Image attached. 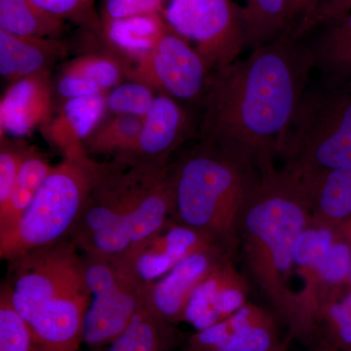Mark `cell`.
<instances>
[{
	"instance_id": "1",
	"label": "cell",
	"mask_w": 351,
	"mask_h": 351,
	"mask_svg": "<svg viewBox=\"0 0 351 351\" xmlns=\"http://www.w3.org/2000/svg\"><path fill=\"white\" fill-rule=\"evenodd\" d=\"M307 43L283 34L210 73L198 138L258 173L274 169L284 134L311 82Z\"/></svg>"
},
{
	"instance_id": "2",
	"label": "cell",
	"mask_w": 351,
	"mask_h": 351,
	"mask_svg": "<svg viewBox=\"0 0 351 351\" xmlns=\"http://www.w3.org/2000/svg\"><path fill=\"white\" fill-rule=\"evenodd\" d=\"M311 221L308 191L299 180L276 168L258 173L240 217L239 256L245 276L288 329L297 309L295 244Z\"/></svg>"
},
{
	"instance_id": "3",
	"label": "cell",
	"mask_w": 351,
	"mask_h": 351,
	"mask_svg": "<svg viewBox=\"0 0 351 351\" xmlns=\"http://www.w3.org/2000/svg\"><path fill=\"white\" fill-rule=\"evenodd\" d=\"M171 162L103 163L69 240L85 255L119 260L171 219Z\"/></svg>"
},
{
	"instance_id": "4",
	"label": "cell",
	"mask_w": 351,
	"mask_h": 351,
	"mask_svg": "<svg viewBox=\"0 0 351 351\" xmlns=\"http://www.w3.org/2000/svg\"><path fill=\"white\" fill-rule=\"evenodd\" d=\"M198 140L171 163V219L237 258L240 217L258 172Z\"/></svg>"
},
{
	"instance_id": "5",
	"label": "cell",
	"mask_w": 351,
	"mask_h": 351,
	"mask_svg": "<svg viewBox=\"0 0 351 351\" xmlns=\"http://www.w3.org/2000/svg\"><path fill=\"white\" fill-rule=\"evenodd\" d=\"M282 169L304 186L351 165V82H309L286 129Z\"/></svg>"
},
{
	"instance_id": "6",
	"label": "cell",
	"mask_w": 351,
	"mask_h": 351,
	"mask_svg": "<svg viewBox=\"0 0 351 351\" xmlns=\"http://www.w3.org/2000/svg\"><path fill=\"white\" fill-rule=\"evenodd\" d=\"M103 163L84 149L64 156L53 166L19 223L0 237V257L10 261L69 237Z\"/></svg>"
},
{
	"instance_id": "7",
	"label": "cell",
	"mask_w": 351,
	"mask_h": 351,
	"mask_svg": "<svg viewBox=\"0 0 351 351\" xmlns=\"http://www.w3.org/2000/svg\"><path fill=\"white\" fill-rule=\"evenodd\" d=\"M77 250L71 240H64L10 261V279L5 283L27 325L87 311L91 293L84 258Z\"/></svg>"
},
{
	"instance_id": "8",
	"label": "cell",
	"mask_w": 351,
	"mask_h": 351,
	"mask_svg": "<svg viewBox=\"0 0 351 351\" xmlns=\"http://www.w3.org/2000/svg\"><path fill=\"white\" fill-rule=\"evenodd\" d=\"M91 302L83 324V343L101 348L112 343L145 306V287L119 262L84 257Z\"/></svg>"
},
{
	"instance_id": "9",
	"label": "cell",
	"mask_w": 351,
	"mask_h": 351,
	"mask_svg": "<svg viewBox=\"0 0 351 351\" xmlns=\"http://www.w3.org/2000/svg\"><path fill=\"white\" fill-rule=\"evenodd\" d=\"M163 17L195 44L211 73L237 61L243 50L240 8L232 0H169Z\"/></svg>"
},
{
	"instance_id": "10",
	"label": "cell",
	"mask_w": 351,
	"mask_h": 351,
	"mask_svg": "<svg viewBox=\"0 0 351 351\" xmlns=\"http://www.w3.org/2000/svg\"><path fill=\"white\" fill-rule=\"evenodd\" d=\"M210 73L195 46L168 25L152 50L132 64L130 80L184 106H201Z\"/></svg>"
},
{
	"instance_id": "11",
	"label": "cell",
	"mask_w": 351,
	"mask_h": 351,
	"mask_svg": "<svg viewBox=\"0 0 351 351\" xmlns=\"http://www.w3.org/2000/svg\"><path fill=\"white\" fill-rule=\"evenodd\" d=\"M212 249L223 250L200 233L171 219L160 230L115 261L147 287L189 256Z\"/></svg>"
},
{
	"instance_id": "12",
	"label": "cell",
	"mask_w": 351,
	"mask_h": 351,
	"mask_svg": "<svg viewBox=\"0 0 351 351\" xmlns=\"http://www.w3.org/2000/svg\"><path fill=\"white\" fill-rule=\"evenodd\" d=\"M193 117L186 106L166 95L157 94L143 117L137 142L119 160L144 165H164L193 133Z\"/></svg>"
},
{
	"instance_id": "13",
	"label": "cell",
	"mask_w": 351,
	"mask_h": 351,
	"mask_svg": "<svg viewBox=\"0 0 351 351\" xmlns=\"http://www.w3.org/2000/svg\"><path fill=\"white\" fill-rule=\"evenodd\" d=\"M277 317L269 309L245 304L230 317L196 332L188 348L230 351H285L277 328Z\"/></svg>"
},
{
	"instance_id": "14",
	"label": "cell",
	"mask_w": 351,
	"mask_h": 351,
	"mask_svg": "<svg viewBox=\"0 0 351 351\" xmlns=\"http://www.w3.org/2000/svg\"><path fill=\"white\" fill-rule=\"evenodd\" d=\"M234 260L226 257L219 261L193 291L182 321L196 332L218 324L247 304L251 283L237 270Z\"/></svg>"
},
{
	"instance_id": "15",
	"label": "cell",
	"mask_w": 351,
	"mask_h": 351,
	"mask_svg": "<svg viewBox=\"0 0 351 351\" xmlns=\"http://www.w3.org/2000/svg\"><path fill=\"white\" fill-rule=\"evenodd\" d=\"M226 257L234 258L219 249L189 256L166 276L145 287V306L164 325L181 322L193 291Z\"/></svg>"
},
{
	"instance_id": "16",
	"label": "cell",
	"mask_w": 351,
	"mask_h": 351,
	"mask_svg": "<svg viewBox=\"0 0 351 351\" xmlns=\"http://www.w3.org/2000/svg\"><path fill=\"white\" fill-rule=\"evenodd\" d=\"M55 91L51 73L11 83L0 101V138L24 137L45 130L54 117Z\"/></svg>"
},
{
	"instance_id": "17",
	"label": "cell",
	"mask_w": 351,
	"mask_h": 351,
	"mask_svg": "<svg viewBox=\"0 0 351 351\" xmlns=\"http://www.w3.org/2000/svg\"><path fill=\"white\" fill-rule=\"evenodd\" d=\"M66 54L68 46L59 38H25L0 31V75L10 84L51 73Z\"/></svg>"
},
{
	"instance_id": "18",
	"label": "cell",
	"mask_w": 351,
	"mask_h": 351,
	"mask_svg": "<svg viewBox=\"0 0 351 351\" xmlns=\"http://www.w3.org/2000/svg\"><path fill=\"white\" fill-rule=\"evenodd\" d=\"M107 112L106 95L71 99L61 107L43 131L44 136L64 156L84 149L83 143L103 121Z\"/></svg>"
},
{
	"instance_id": "19",
	"label": "cell",
	"mask_w": 351,
	"mask_h": 351,
	"mask_svg": "<svg viewBox=\"0 0 351 351\" xmlns=\"http://www.w3.org/2000/svg\"><path fill=\"white\" fill-rule=\"evenodd\" d=\"M168 27L163 14L101 22V39L132 64L152 50Z\"/></svg>"
},
{
	"instance_id": "20",
	"label": "cell",
	"mask_w": 351,
	"mask_h": 351,
	"mask_svg": "<svg viewBox=\"0 0 351 351\" xmlns=\"http://www.w3.org/2000/svg\"><path fill=\"white\" fill-rule=\"evenodd\" d=\"M306 188L311 221L337 228L350 216L351 165L331 171Z\"/></svg>"
},
{
	"instance_id": "21",
	"label": "cell",
	"mask_w": 351,
	"mask_h": 351,
	"mask_svg": "<svg viewBox=\"0 0 351 351\" xmlns=\"http://www.w3.org/2000/svg\"><path fill=\"white\" fill-rule=\"evenodd\" d=\"M240 8L244 47L253 50L272 43L288 29L290 0H244Z\"/></svg>"
},
{
	"instance_id": "22",
	"label": "cell",
	"mask_w": 351,
	"mask_h": 351,
	"mask_svg": "<svg viewBox=\"0 0 351 351\" xmlns=\"http://www.w3.org/2000/svg\"><path fill=\"white\" fill-rule=\"evenodd\" d=\"M53 166L34 149H29L12 195L0 209V237L12 232L34 200Z\"/></svg>"
},
{
	"instance_id": "23",
	"label": "cell",
	"mask_w": 351,
	"mask_h": 351,
	"mask_svg": "<svg viewBox=\"0 0 351 351\" xmlns=\"http://www.w3.org/2000/svg\"><path fill=\"white\" fill-rule=\"evenodd\" d=\"M64 21L53 17L32 0H0V31L25 38H59Z\"/></svg>"
},
{
	"instance_id": "24",
	"label": "cell",
	"mask_w": 351,
	"mask_h": 351,
	"mask_svg": "<svg viewBox=\"0 0 351 351\" xmlns=\"http://www.w3.org/2000/svg\"><path fill=\"white\" fill-rule=\"evenodd\" d=\"M103 44L105 49L75 58L64 64L61 73L85 78L100 87L106 94L120 83L130 80V62Z\"/></svg>"
},
{
	"instance_id": "25",
	"label": "cell",
	"mask_w": 351,
	"mask_h": 351,
	"mask_svg": "<svg viewBox=\"0 0 351 351\" xmlns=\"http://www.w3.org/2000/svg\"><path fill=\"white\" fill-rule=\"evenodd\" d=\"M143 119L131 115L112 114L104 119L86 140L87 154H107L119 158L131 151L137 142Z\"/></svg>"
},
{
	"instance_id": "26",
	"label": "cell",
	"mask_w": 351,
	"mask_h": 351,
	"mask_svg": "<svg viewBox=\"0 0 351 351\" xmlns=\"http://www.w3.org/2000/svg\"><path fill=\"white\" fill-rule=\"evenodd\" d=\"M315 339L326 341L339 351H351V291L341 294V287L335 289L321 302Z\"/></svg>"
},
{
	"instance_id": "27",
	"label": "cell",
	"mask_w": 351,
	"mask_h": 351,
	"mask_svg": "<svg viewBox=\"0 0 351 351\" xmlns=\"http://www.w3.org/2000/svg\"><path fill=\"white\" fill-rule=\"evenodd\" d=\"M338 239L335 226L311 221L298 237L293 263L302 280L306 278Z\"/></svg>"
},
{
	"instance_id": "28",
	"label": "cell",
	"mask_w": 351,
	"mask_h": 351,
	"mask_svg": "<svg viewBox=\"0 0 351 351\" xmlns=\"http://www.w3.org/2000/svg\"><path fill=\"white\" fill-rule=\"evenodd\" d=\"M164 325L147 306L136 314L128 327L106 351H152L161 348L160 326Z\"/></svg>"
},
{
	"instance_id": "29",
	"label": "cell",
	"mask_w": 351,
	"mask_h": 351,
	"mask_svg": "<svg viewBox=\"0 0 351 351\" xmlns=\"http://www.w3.org/2000/svg\"><path fill=\"white\" fill-rule=\"evenodd\" d=\"M156 96V92L149 85L138 80H128L106 94L107 112L143 119Z\"/></svg>"
},
{
	"instance_id": "30",
	"label": "cell",
	"mask_w": 351,
	"mask_h": 351,
	"mask_svg": "<svg viewBox=\"0 0 351 351\" xmlns=\"http://www.w3.org/2000/svg\"><path fill=\"white\" fill-rule=\"evenodd\" d=\"M29 325L14 306L6 283L0 291V351H32Z\"/></svg>"
},
{
	"instance_id": "31",
	"label": "cell",
	"mask_w": 351,
	"mask_h": 351,
	"mask_svg": "<svg viewBox=\"0 0 351 351\" xmlns=\"http://www.w3.org/2000/svg\"><path fill=\"white\" fill-rule=\"evenodd\" d=\"M36 5L53 17L71 21L85 31L101 34V21L95 11V0H32Z\"/></svg>"
},
{
	"instance_id": "32",
	"label": "cell",
	"mask_w": 351,
	"mask_h": 351,
	"mask_svg": "<svg viewBox=\"0 0 351 351\" xmlns=\"http://www.w3.org/2000/svg\"><path fill=\"white\" fill-rule=\"evenodd\" d=\"M29 149L0 138V209L6 206Z\"/></svg>"
},
{
	"instance_id": "33",
	"label": "cell",
	"mask_w": 351,
	"mask_h": 351,
	"mask_svg": "<svg viewBox=\"0 0 351 351\" xmlns=\"http://www.w3.org/2000/svg\"><path fill=\"white\" fill-rule=\"evenodd\" d=\"M166 0H104L101 21L125 19L135 16L163 14Z\"/></svg>"
},
{
	"instance_id": "34",
	"label": "cell",
	"mask_w": 351,
	"mask_h": 351,
	"mask_svg": "<svg viewBox=\"0 0 351 351\" xmlns=\"http://www.w3.org/2000/svg\"><path fill=\"white\" fill-rule=\"evenodd\" d=\"M351 13V0H325L320 3L311 17L293 29L295 38L301 39L304 34L320 24H327L335 19Z\"/></svg>"
},
{
	"instance_id": "35",
	"label": "cell",
	"mask_w": 351,
	"mask_h": 351,
	"mask_svg": "<svg viewBox=\"0 0 351 351\" xmlns=\"http://www.w3.org/2000/svg\"><path fill=\"white\" fill-rule=\"evenodd\" d=\"M55 96L60 97L62 101L71 99L106 95L100 87L80 76L62 73L54 83Z\"/></svg>"
},
{
	"instance_id": "36",
	"label": "cell",
	"mask_w": 351,
	"mask_h": 351,
	"mask_svg": "<svg viewBox=\"0 0 351 351\" xmlns=\"http://www.w3.org/2000/svg\"><path fill=\"white\" fill-rule=\"evenodd\" d=\"M306 351H339L338 348L329 345L326 341H320V339H315L313 341V346H311L309 350Z\"/></svg>"
},
{
	"instance_id": "37",
	"label": "cell",
	"mask_w": 351,
	"mask_h": 351,
	"mask_svg": "<svg viewBox=\"0 0 351 351\" xmlns=\"http://www.w3.org/2000/svg\"><path fill=\"white\" fill-rule=\"evenodd\" d=\"M186 351H230V350H196V348H186Z\"/></svg>"
},
{
	"instance_id": "38",
	"label": "cell",
	"mask_w": 351,
	"mask_h": 351,
	"mask_svg": "<svg viewBox=\"0 0 351 351\" xmlns=\"http://www.w3.org/2000/svg\"><path fill=\"white\" fill-rule=\"evenodd\" d=\"M348 280H350V282L351 283V265L350 269V274H348Z\"/></svg>"
},
{
	"instance_id": "39",
	"label": "cell",
	"mask_w": 351,
	"mask_h": 351,
	"mask_svg": "<svg viewBox=\"0 0 351 351\" xmlns=\"http://www.w3.org/2000/svg\"><path fill=\"white\" fill-rule=\"evenodd\" d=\"M152 351H163V350H162V348H157V350H154Z\"/></svg>"
}]
</instances>
